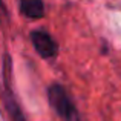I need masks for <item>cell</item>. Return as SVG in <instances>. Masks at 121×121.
<instances>
[{"label":"cell","mask_w":121,"mask_h":121,"mask_svg":"<svg viewBox=\"0 0 121 121\" xmlns=\"http://www.w3.org/2000/svg\"><path fill=\"white\" fill-rule=\"evenodd\" d=\"M31 40H32L35 51L43 58H52L58 52V46H57L55 40L44 31H34L31 34Z\"/></svg>","instance_id":"cell-2"},{"label":"cell","mask_w":121,"mask_h":121,"mask_svg":"<svg viewBox=\"0 0 121 121\" xmlns=\"http://www.w3.org/2000/svg\"><path fill=\"white\" fill-rule=\"evenodd\" d=\"M48 98H49V104L54 109V112L63 121H78L77 112L72 106V101L69 100L63 86L51 84L48 89Z\"/></svg>","instance_id":"cell-1"},{"label":"cell","mask_w":121,"mask_h":121,"mask_svg":"<svg viewBox=\"0 0 121 121\" xmlns=\"http://www.w3.org/2000/svg\"><path fill=\"white\" fill-rule=\"evenodd\" d=\"M20 11L28 18H41L44 15L43 0H20Z\"/></svg>","instance_id":"cell-3"},{"label":"cell","mask_w":121,"mask_h":121,"mask_svg":"<svg viewBox=\"0 0 121 121\" xmlns=\"http://www.w3.org/2000/svg\"><path fill=\"white\" fill-rule=\"evenodd\" d=\"M5 103H6V107H8V112L11 113V117H12V121H28L25 118L23 112L20 110L18 104L15 103L14 97H12V94L9 91L6 92V95H5Z\"/></svg>","instance_id":"cell-4"}]
</instances>
